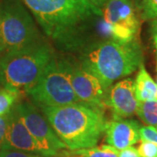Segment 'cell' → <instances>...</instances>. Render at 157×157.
Instances as JSON below:
<instances>
[{"instance_id":"6da1fadb","label":"cell","mask_w":157,"mask_h":157,"mask_svg":"<svg viewBox=\"0 0 157 157\" xmlns=\"http://www.w3.org/2000/svg\"><path fill=\"white\" fill-rule=\"evenodd\" d=\"M40 107L55 134L70 150L95 147L105 132L107 121L100 109L83 103Z\"/></svg>"},{"instance_id":"7a4b0ae2","label":"cell","mask_w":157,"mask_h":157,"mask_svg":"<svg viewBox=\"0 0 157 157\" xmlns=\"http://www.w3.org/2000/svg\"><path fill=\"white\" fill-rule=\"evenodd\" d=\"M45 33L57 42L73 41L85 23L102 10L86 0H22Z\"/></svg>"},{"instance_id":"3957f363","label":"cell","mask_w":157,"mask_h":157,"mask_svg":"<svg viewBox=\"0 0 157 157\" xmlns=\"http://www.w3.org/2000/svg\"><path fill=\"white\" fill-rule=\"evenodd\" d=\"M142 64L143 52L138 39H113L89 46L81 56L80 67L95 76L107 91L115 80L133 73Z\"/></svg>"},{"instance_id":"277c9868","label":"cell","mask_w":157,"mask_h":157,"mask_svg":"<svg viewBox=\"0 0 157 157\" xmlns=\"http://www.w3.org/2000/svg\"><path fill=\"white\" fill-rule=\"evenodd\" d=\"M54 59L52 47L42 41L20 50L6 52L0 58V84L19 94L27 93Z\"/></svg>"},{"instance_id":"5b68a950","label":"cell","mask_w":157,"mask_h":157,"mask_svg":"<svg viewBox=\"0 0 157 157\" xmlns=\"http://www.w3.org/2000/svg\"><path fill=\"white\" fill-rule=\"evenodd\" d=\"M71 63L54 59L38 82L27 92L39 107H61L81 103L71 83Z\"/></svg>"},{"instance_id":"8992f818","label":"cell","mask_w":157,"mask_h":157,"mask_svg":"<svg viewBox=\"0 0 157 157\" xmlns=\"http://www.w3.org/2000/svg\"><path fill=\"white\" fill-rule=\"evenodd\" d=\"M0 28L6 52L41 42L33 18L19 0H3L0 5Z\"/></svg>"},{"instance_id":"52a82bcc","label":"cell","mask_w":157,"mask_h":157,"mask_svg":"<svg viewBox=\"0 0 157 157\" xmlns=\"http://www.w3.org/2000/svg\"><path fill=\"white\" fill-rule=\"evenodd\" d=\"M16 108L26 128L36 140L42 156H55L60 150L67 148L45 116L34 105L24 102L16 105Z\"/></svg>"},{"instance_id":"ba28073f","label":"cell","mask_w":157,"mask_h":157,"mask_svg":"<svg viewBox=\"0 0 157 157\" xmlns=\"http://www.w3.org/2000/svg\"><path fill=\"white\" fill-rule=\"evenodd\" d=\"M102 14L114 40L129 42L137 39L140 20L131 0H107Z\"/></svg>"},{"instance_id":"9c48e42d","label":"cell","mask_w":157,"mask_h":157,"mask_svg":"<svg viewBox=\"0 0 157 157\" xmlns=\"http://www.w3.org/2000/svg\"><path fill=\"white\" fill-rule=\"evenodd\" d=\"M71 83L81 103L102 111L107 91L95 76L81 67L71 65Z\"/></svg>"},{"instance_id":"30bf717a","label":"cell","mask_w":157,"mask_h":157,"mask_svg":"<svg viewBox=\"0 0 157 157\" xmlns=\"http://www.w3.org/2000/svg\"><path fill=\"white\" fill-rule=\"evenodd\" d=\"M105 103L110 107L113 120H121L136 113L139 101L135 92V81L125 78L107 91Z\"/></svg>"},{"instance_id":"8fae6325","label":"cell","mask_w":157,"mask_h":157,"mask_svg":"<svg viewBox=\"0 0 157 157\" xmlns=\"http://www.w3.org/2000/svg\"><path fill=\"white\" fill-rule=\"evenodd\" d=\"M1 148L24 152H34L41 155L40 149L17 113L16 106L8 112L6 138Z\"/></svg>"},{"instance_id":"7c38bea8","label":"cell","mask_w":157,"mask_h":157,"mask_svg":"<svg viewBox=\"0 0 157 157\" xmlns=\"http://www.w3.org/2000/svg\"><path fill=\"white\" fill-rule=\"evenodd\" d=\"M106 141L108 145L121 151L140 140V127L134 120H113L107 122Z\"/></svg>"},{"instance_id":"4fadbf2b","label":"cell","mask_w":157,"mask_h":157,"mask_svg":"<svg viewBox=\"0 0 157 157\" xmlns=\"http://www.w3.org/2000/svg\"><path fill=\"white\" fill-rule=\"evenodd\" d=\"M135 81V92L139 102L157 101V84L142 64Z\"/></svg>"},{"instance_id":"5bb4252c","label":"cell","mask_w":157,"mask_h":157,"mask_svg":"<svg viewBox=\"0 0 157 157\" xmlns=\"http://www.w3.org/2000/svg\"><path fill=\"white\" fill-rule=\"evenodd\" d=\"M136 113L144 123L157 128V101L139 102Z\"/></svg>"},{"instance_id":"9a60e30c","label":"cell","mask_w":157,"mask_h":157,"mask_svg":"<svg viewBox=\"0 0 157 157\" xmlns=\"http://www.w3.org/2000/svg\"><path fill=\"white\" fill-rule=\"evenodd\" d=\"M119 152L116 148L107 144L101 147L75 150L73 155L78 157H119Z\"/></svg>"},{"instance_id":"2e32d148","label":"cell","mask_w":157,"mask_h":157,"mask_svg":"<svg viewBox=\"0 0 157 157\" xmlns=\"http://www.w3.org/2000/svg\"><path fill=\"white\" fill-rule=\"evenodd\" d=\"M19 96V93L11 90H0V115L6 114L14 107V104Z\"/></svg>"},{"instance_id":"e0dca14e","label":"cell","mask_w":157,"mask_h":157,"mask_svg":"<svg viewBox=\"0 0 157 157\" xmlns=\"http://www.w3.org/2000/svg\"><path fill=\"white\" fill-rule=\"evenodd\" d=\"M137 7L143 19L157 18V0H137Z\"/></svg>"},{"instance_id":"ac0fdd59","label":"cell","mask_w":157,"mask_h":157,"mask_svg":"<svg viewBox=\"0 0 157 157\" xmlns=\"http://www.w3.org/2000/svg\"><path fill=\"white\" fill-rule=\"evenodd\" d=\"M140 157H157V145L148 140H141L138 147Z\"/></svg>"},{"instance_id":"d6986e66","label":"cell","mask_w":157,"mask_h":157,"mask_svg":"<svg viewBox=\"0 0 157 157\" xmlns=\"http://www.w3.org/2000/svg\"><path fill=\"white\" fill-rule=\"evenodd\" d=\"M140 140H148L157 145V128L153 127L140 128Z\"/></svg>"},{"instance_id":"ffe728a7","label":"cell","mask_w":157,"mask_h":157,"mask_svg":"<svg viewBox=\"0 0 157 157\" xmlns=\"http://www.w3.org/2000/svg\"><path fill=\"white\" fill-rule=\"evenodd\" d=\"M0 157H44L37 154H31L30 152L18 151L13 149H0Z\"/></svg>"},{"instance_id":"44dd1931","label":"cell","mask_w":157,"mask_h":157,"mask_svg":"<svg viewBox=\"0 0 157 157\" xmlns=\"http://www.w3.org/2000/svg\"><path fill=\"white\" fill-rule=\"evenodd\" d=\"M7 123H8V113L4 115H0V149L4 144L6 138Z\"/></svg>"},{"instance_id":"7402d4cb","label":"cell","mask_w":157,"mask_h":157,"mask_svg":"<svg viewBox=\"0 0 157 157\" xmlns=\"http://www.w3.org/2000/svg\"><path fill=\"white\" fill-rule=\"evenodd\" d=\"M119 157H140V155L136 148L129 147L119 152Z\"/></svg>"},{"instance_id":"603a6c76","label":"cell","mask_w":157,"mask_h":157,"mask_svg":"<svg viewBox=\"0 0 157 157\" xmlns=\"http://www.w3.org/2000/svg\"><path fill=\"white\" fill-rule=\"evenodd\" d=\"M88 3H90L92 6H95L97 8H99V9H101V8H103L104 6L106 5V3L107 2V0H86Z\"/></svg>"},{"instance_id":"cb8c5ba5","label":"cell","mask_w":157,"mask_h":157,"mask_svg":"<svg viewBox=\"0 0 157 157\" xmlns=\"http://www.w3.org/2000/svg\"><path fill=\"white\" fill-rule=\"evenodd\" d=\"M151 31L154 40H157V18L152 21Z\"/></svg>"},{"instance_id":"d4e9b609","label":"cell","mask_w":157,"mask_h":157,"mask_svg":"<svg viewBox=\"0 0 157 157\" xmlns=\"http://www.w3.org/2000/svg\"><path fill=\"white\" fill-rule=\"evenodd\" d=\"M6 51L5 48V45H4V41H3V38H2V34H1V28H0V54Z\"/></svg>"},{"instance_id":"484cf974","label":"cell","mask_w":157,"mask_h":157,"mask_svg":"<svg viewBox=\"0 0 157 157\" xmlns=\"http://www.w3.org/2000/svg\"><path fill=\"white\" fill-rule=\"evenodd\" d=\"M155 42V48H156V53H157V40H154Z\"/></svg>"},{"instance_id":"4316f807","label":"cell","mask_w":157,"mask_h":157,"mask_svg":"<svg viewBox=\"0 0 157 157\" xmlns=\"http://www.w3.org/2000/svg\"><path fill=\"white\" fill-rule=\"evenodd\" d=\"M136 1H137V0H136Z\"/></svg>"}]
</instances>
